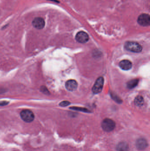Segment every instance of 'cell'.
I'll return each instance as SVG.
<instances>
[{"mask_svg":"<svg viewBox=\"0 0 150 151\" xmlns=\"http://www.w3.org/2000/svg\"><path fill=\"white\" fill-rule=\"evenodd\" d=\"M125 48L129 51L140 53L142 50V47L140 44L135 42H127L125 44Z\"/></svg>","mask_w":150,"mask_h":151,"instance_id":"cell-1","label":"cell"},{"mask_svg":"<svg viewBox=\"0 0 150 151\" xmlns=\"http://www.w3.org/2000/svg\"><path fill=\"white\" fill-rule=\"evenodd\" d=\"M101 127L104 131L111 132L115 127V123L112 119L105 118L102 122Z\"/></svg>","mask_w":150,"mask_h":151,"instance_id":"cell-2","label":"cell"},{"mask_svg":"<svg viewBox=\"0 0 150 151\" xmlns=\"http://www.w3.org/2000/svg\"><path fill=\"white\" fill-rule=\"evenodd\" d=\"M21 118L26 122H31L35 119V115L30 110H24L20 113Z\"/></svg>","mask_w":150,"mask_h":151,"instance_id":"cell-3","label":"cell"},{"mask_svg":"<svg viewBox=\"0 0 150 151\" xmlns=\"http://www.w3.org/2000/svg\"><path fill=\"white\" fill-rule=\"evenodd\" d=\"M104 84V79L103 77H99L97 79L95 83L93 86V88H92V91L94 94L99 93L102 91L103 89V86Z\"/></svg>","mask_w":150,"mask_h":151,"instance_id":"cell-4","label":"cell"},{"mask_svg":"<svg viewBox=\"0 0 150 151\" xmlns=\"http://www.w3.org/2000/svg\"><path fill=\"white\" fill-rule=\"evenodd\" d=\"M138 23L140 25L144 27L150 25V17L147 14H142L138 18Z\"/></svg>","mask_w":150,"mask_h":151,"instance_id":"cell-5","label":"cell"},{"mask_svg":"<svg viewBox=\"0 0 150 151\" xmlns=\"http://www.w3.org/2000/svg\"><path fill=\"white\" fill-rule=\"evenodd\" d=\"M76 40L79 43H85L88 41L89 36L87 33L84 31H79L76 35Z\"/></svg>","mask_w":150,"mask_h":151,"instance_id":"cell-6","label":"cell"},{"mask_svg":"<svg viewBox=\"0 0 150 151\" xmlns=\"http://www.w3.org/2000/svg\"><path fill=\"white\" fill-rule=\"evenodd\" d=\"M32 25L34 28L37 29H42L45 27V21L42 18L36 17L32 21Z\"/></svg>","mask_w":150,"mask_h":151,"instance_id":"cell-7","label":"cell"},{"mask_svg":"<svg viewBox=\"0 0 150 151\" xmlns=\"http://www.w3.org/2000/svg\"><path fill=\"white\" fill-rule=\"evenodd\" d=\"M76 81L74 80H68L65 84L66 88L68 91L73 92L76 90L77 87Z\"/></svg>","mask_w":150,"mask_h":151,"instance_id":"cell-8","label":"cell"},{"mask_svg":"<svg viewBox=\"0 0 150 151\" xmlns=\"http://www.w3.org/2000/svg\"><path fill=\"white\" fill-rule=\"evenodd\" d=\"M119 67L124 70H129L132 67V62L128 60H124L120 61L119 64Z\"/></svg>","mask_w":150,"mask_h":151,"instance_id":"cell-9","label":"cell"},{"mask_svg":"<svg viewBox=\"0 0 150 151\" xmlns=\"http://www.w3.org/2000/svg\"><path fill=\"white\" fill-rule=\"evenodd\" d=\"M148 145L147 141L144 139H139L136 143V147L140 150H143L147 147Z\"/></svg>","mask_w":150,"mask_h":151,"instance_id":"cell-10","label":"cell"},{"mask_svg":"<svg viewBox=\"0 0 150 151\" xmlns=\"http://www.w3.org/2000/svg\"><path fill=\"white\" fill-rule=\"evenodd\" d=\"M117 149L118 151H129V147L128 145L126 142H120L118 145Z\"/></svg>","mask_w":150,"mask_h":151,"instance_id":"cell-11","label":"cell"},{"mask_svg":"<svg viewBox=\"0 0 150 151\" xmlns=\"http://www.w3.org/2000/svg\"><path fill=\"white\" fill-rule=\"evenodd\" d=\"M139 81L138 79H133L129 81L127 84L128 88L129 89H133L138 85Z\"/></svg>","mask_w":150,"mask_h":151,"instance_id":"cell-12","label":"cell"},{"mask_svg":"<svg viewBox=\"0 0 150 151\" xmlns=\"http://www.w3.org/2000/svg\"><path fill=\"white\" fill-rule=\"evenodd\" d=\"M144 99H143L142 96H139L135 97L134 100L135 104L138 106H141L143 105L144 104Z\"/></svg>","mask_w":150,"mask_h":151,"instance_id":"cell-13","label":"cell"},{"mask_svg":"<svg viewBox=\"0 0 150 151\" xmlns=\"http://www.w3.org/2000/svg\"><path fill=\"white\" fill-rule=\"evenodd\" d=\"M72 110H76V111H80L84 112L90 113V111L86 108H82V107H71L70 108Z\"/></svg>","mask_w":150,"mask_h":151,"instance_id":"cell-14","label":"cell"},{"mask_svg":"<svg viewBox=\"0 0 150 151\" xmlns=\"http://www.w3.org/2000/svg\"><path fill=\"white\" fill-rule=\"evenodd\" d=\"M70 104V103L68 102L67 101H64L59 104V106L62 107H65V106H68Z\"/></svg>","mask_w":150,"mask_h":151,"instance_id":"cell-15","label":"cell"},{"mask_svg":"<svg viewBox=\"0 0 150 151\" xmlns=\"http://www.w3.org/2000/svg\"><path fill=\"white\" fill-rule=\"evenodd\" d=\"M41 91L42 93H44V94H48L49 93L47 88L44 86H42L41 87Z\"/></svg>","mask_w":150,"mask_h":151,"instance_id":"cell-16","label":"cell"},{"mask_svg":"<svg viewBox=\"0 0 150 151\" xmlns=\"http://www.w3.org/2000/svg\"><path fill=\"white\" fill-rule=\"evenodd\" d=\"M8 102L6 101H2V102H0V106H5L6 105L8 104Z\"/></svg>","mask_w":150,"mask_h":151,"instance_id":"cell-17","label":"cell"}]
</instances>
